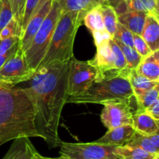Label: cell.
<instances>
[{
    "label": "cell",
    "instance_id": "cell-1",
    "mask_svg": "<svg viewBox=\"0 0 159 159\" xmlns=\"http://www.w3.org/2000/svg\"><path fill=\"white\" fill-rule=\"evenodd\" d=\"M69 61L37 69L24 87L34 108V126L50 148L60 147L58 134L62 109L66 103Z\"/></svg>",
    "mask_w": 159,
    "mask_h": 159
},
{
    "label": "cell",
    "instance_id": "cell-2",
    "mask_svg": "<svg viewBox=\"0 0 159 159\" xmlns=\"http://www.w3.org/2000/svg\"><path fill=\"white\" fill-rule=\"evenodd\" d=\"M23 137H39L32 100L24 87L0 80V146Z\"/></svg>",
    "mask_w": 159,
    "mask_h": 159
},
{
    "label": "cell",
    "instance_id": "cell-3",
    "mask_svg": "<svg viewBox=\"0 0 159 159\" xmlns=\"http://www.w3.org/2000/svg\"><path fill=\"white\" fill-rule=\"evenodd\" d=\"M84 17L83 14L79 12H62L46 54L37 69L67 62L74 56L75 38L79 26L82 25Z\"/></svg>",
    "mask_w": 159,
    "mask_h": 159
},
{
    "label": "cell",
    "instance_id": "cell-4",
    "mask_svg": "<svg viewBox=\"0 0 159 159\" xmlns=\"http://www.w3.org/2000/svg\"><path fill=\"white\" fill-rule=\"evenodd\" d=\"M134 98L128 80L124 76H117L100 82H93L80 94L67 97L66 103L104 104L110 101L130 100Z\"/></svg>",
    "mask_w": 159,
    "mask_h": 159
},
{
    "label": "cell",
    "instance_id": "cell-5",
    "mask_svg": "<svg viewBox=\"0 0 159 159\" xmlns=\"http://www.w3.org/2000/svg\"><path fill=\"white\" fill-rule=\"evenodd\" d=\"M96 46V55L89 60L96 70L94 82H100L117 76H124L127 79L130 70L127 68V62L122 51L113 38L103 40Z\"/></svg>",
    "mask_w": 159,
    "mask_h": 159
},
{
    "label": "cell",
    "instance_id": "cell-6",
    "mask_svg": "<svg viewBox=\"0 0 159 159\" xmlns=\"http://www.w3.org/2000/svg\"><path fill=\"white\" fill-rule=\"evenodd\" d=\"M61 14L62 10L59 0H53L49 13L34 36L29 48L24 52L28 65L34 71H36L46 54L56 25Z\"/></svg>",
    "mask_w": 159,
    "mask_h": 159
},
{
    "label": "cell",
    "instance_id": "cell-7",
    "mask_svg": "<svg viewBox=\"0 0 159 159\" xmlns=\"http://www.w3.org/2000/svg\"><path fill=\"white\" fill-rule=\"evenodd\" d=\"M115 145L91 143H68L61 142V155L69 159H120L113 153Z\"/></svg>",
    "mask_w": 159,
    "mask_h": 159
},
{
    "label": "cell",
    "instance_id": "cell-8",
    "mask_svg": "<svg viewBox=\"0 0 159 159\" xmlns=\"http://www.w3.org/2000/svg\"><path fill=\"white\" fill-rule=\"evenodd\" d=\"M96 70L89 61H79L73 56L69 60L67 77V94L75 96L85 91L96 80Z\"/></svg>",
    "mask_w": 159,
    "mask_h": 159
},
{
    "label": "cell",
    "instance_id": "cell-9",
    "mask_svg": "<svg viewBox=\"0 0 159 159\" xmlns=\"http://www.w3.org/2000/svg\"><path fill=\"white\" fill-rule=\"evenodd\" d=\"M34 73L35 71L29 66L24 51L20 46L0 68V80L17 85L30 80Z\"/></svg>",
    "mask_w": 159,
    "mask_h": 159
},
{
    "label": "cell",
    "instance_id": "cell-10",
    "mask_svg": "<svg viewBox=\"0 0 159 159\" xmlns=\"http://www.w3.org/2000/svg\"><path fill=\"white\" fill-rule=\"evenodd\" d=\"M135 98L105 103L101 112V121L108 129L132 124V116L136 109L133 106Z\"/></svg>",
    "mask_w": 159,
    "mask_h": 159
},
{
    "label": "cell",
    "instance_id": "cell-11",
    "mask_svg": "<svg viewBox=\"0 0 159 159\" xmlns=\"http://www.w3.org/2000/svg\"><path fill=\"white\" fill-rule=\"evenodd\" d=\"M52 2L53 0H44L28 21L26 28L20 37V46L24 52L29 48L34 36L49 13Z\"/></svg>",
    "mask_w": 159,
    "mask_h": 159
},
{
    "label": "cell",
    "instance_id": "cell-12",
    "mask_svg": "<svg viewBox=\"0 0 159 159\" xmlns=\"http://www.w3.org/2000/svg\"><path fill=\"white\" fill-rule=\"evenodd\" d=\"M116 14L127 12H144L158 17V0H125L113 7Z\"/></svg>",
    "mask_w": 159,
    "mask_h": 159
},
{
    "label": "cell",
    "instance_id": "cell-13",
    "mask_svg": "<svg viewBox=\"0 0 159 159\" xmlns=\"http://www.w3.org/2000/svg\"><path fill=\"white\" fill-rule=\"evenodd\" d=\"M135 132L131 125H124L110 129L105 135L95 142L103 144L123 146L132 137Z\"/></svg>",
    "mask_w": 159,
    "mask_h": 159
},
{
    "label": "cell",
    "instance_id": "cell-14",
    "mask_svg": "<svg viewBox=\"0 0 159 159\" xmlns=\"http://www.w3.org/2000/svg\"><path fill=\"white\" fill-rule=\"evenodd\" d=\"M158 122L144 111L136 110L132 116V127L138 133L148 137L159 131Z\"/></svg>",
    "mask_w": 159,
    "mask_h": 159
},
{
    "label": "cell",
    "instance_id": "cell-15",
    "mask_svg": "<svg viewBox=\"0 0 159 159\" xmlns=\"http://www.w3.org/2000/svg\"><path fill=\"white\" fill-rule=\"evenodd\" d=\"M141 36L152 51L159 50V21L158 16L148 14Z\"/></svg>",
    "mask_w": 159,
    "mask_h": 159
},
{
    "label": "cell",
    "instance_id": "cell-16",
    "mask_svg": "<svg viewBox=\"0 0 159 159\" xmlns=\"http://www.w3.org/2000/svg\"><path fill=\"white\" fill-rule=\"evenodd\" d=\"M147 15L148 13L144 12L130 11L124 12L117 16L118 23L133 34L141 35Z\"/></svg>",
    "mask_w": 159,
    "mask_h": 159
},
{
    "label": "cell",
    "instance_id": "cell-17",
    "mask_svg": "<svg viewBox=\"0 0 159 159\" xmlns=\"http://www.w3.org/2000/svg\"><path fill=\"white\" fill-rule=\"evenodd\" d=\"M135 70L150 80L159 82V50L144 58Z\"/></svg>",
    "mask_w": 159,
    "mask_h": 159
},
{
    "label": "cell",
    "instance_id": "cell-18",
    "mask_svg": "<svg viewBox=\"0 0 159 159\" xmlns=\"http://www.w3.org/2000/svg\"><path fill=\"white\" fill-rule=\"evenodd\" d=\"M36 151L30 137H23L13 140L8 152L10 154L11 159H32Z\"/></svg>",
    "mask_w": 159,
    "mask_h": 159
},
{
    "label": "cell",
    "instance_id": "cell-19",
    "mask_svg": "<svg viewBox=\"0 0 159 159\" xmlns=\"http://www.w3.org/2000/svg\"><path fill=\"white\" fill-rule=\"evenodd\" d=\"M127 80L130 83L134 97L138 96L154 88L155 86L159 85V82L150 80L145 76L137 73L135 70H130L127 76Z\"/></svg>",
    "mask_w": 159,
    "mask_h": 159
},
{
    "label": "cell",
    "instance_id": "cell-20",
    "mask_svg": "<svg viewBox=\"0 0 159 159\" xmlns=\"http://www.w3.org/2000/svg\"><path fill=\"white\" fill-rule=\"evenodd\" d=\"M113 153L120 159H154L159 157V155L151 154L140 148L126 145L116 146Z\"/></svg>",
    "mask_w": 159,
    "mask_h": 159
},
{
    "label": "cell",
    "instance_id": "cell-21",
    "mask_svg": "<svg viewBox=\"0 0 159 159\" xmlns=\"http://www.w3.org/2000/svg\"><path fill=\"white\" fill-rule=\"evenodd\" d=\"M62 12H79L85 15L97 5L93 0H59Z\"/></svg>",
    "mask_w": 159,
    "mask_h": 159
},
{
    "label": "cell",
    "instance_id": "cell-22",
    "mask_svg": "<svg viewBox=\"0 0 159 159\" xmlns=\"http://www.w3.org/2000/svg\"><path fill=\"white\" fill-rule=\"evenodd\" d=\"M98 6L102 14L105 30L113 37L118 24L117 14L111 6L107 4H101Z\"/></svg>",
    "mask_w": 159,
    "mask_h": 159
},
{
    "label": "cell",
    "instance_id": "cell-23",
    "mask_svg": "<svg viewBox=\"0 0 159 159\" xmlns=\"http://www.w3.org/2000/svg\"><path fill=\"white\" fill-rule=\"evenodd\" d=\"M82 22L85 26L92 31V33L95 31H106L99 6H95L86 12Z\"/></svg>",
    "mask_w": 159,
    "mask_h": 159
},
{
    "label": "cell",
    "instance_id": "cell-24",
    "mask_svg": "<svg viewBox=\"0 0 159 159\" xmlns=\"http://www.w3.org/2000/svg\"><path fill=\"white\" fill-rule=\"evenodd\" d=\"M124 145L140 148V149L144 150V151L151 153V154H155V155H159V149L155 147L152 144L148 137H146V136L138 133L136 132L134 133L131 138Z\"/></svg>",
    "mask_w": 159,
    "mask_h": 159
},
{
    "label": "cell",
    "instance_id": "cell-25",
    "mask_svg": "<svg viewBox=\"0 0 159 159\" xmlns=\"http://www.w3.org/2000/svg\"><path fill=\"white\" fill-rule=\"evenodd\" d=\"M134 98L137 105L136 110L144 111L147 108L159 100V85L155 86L154 88L138 96H135Z\"/></svg>",
    "mask_w": 159,
    "mask_h": 159
},
{
    "label": "cell",
    "instance_id": "cell-26",
    "mask_svg": "<svg viewBox=\"0 0 159 159\" xmlns=\"http://www.w3.org/2000/svg\"><path fill=\"white\" fill-rule=\"evenodd\" d=\"M114 41L117 44L118 46L120 47L121 51H122L123 55L124 56V59H125L126 62H127V68L130 70H136V68L138 66V65L141 62L143 58L137 52L134 48L127 46V45L121 44L120 42L116 41V40Z\"/></svg>",
    "mask_w": 159,
    "mask_h": 159
},
{
    "label": "cell",
    "instance_id": "cell-27",
    "mask_svg": "<svg viewBox=\"0 0 159 159\" xmlns=\"http://www.w3.org/2000/svg\"><path fill=\"white\" fill-rule=\"evenodd\" d=\"M44 0H26L24 12L21 23V35L26 28L28 21ZM21 37V36H20Z\"/></svg>",
    "mask_w": 159,
    "mask_h": 159
},
{
    "label": "cell",
    "instance_id": "cell-28",
    "mask_svg": "<svg viewBox=\"0 0 159 159\" xmlns=\"http://www.w3.org/2000/svg\"><path fill=\"white\" fill-rule=\"evenodd\" d=\"M134 34L124 27V26L118 23L116 26V31L114 33L113 38L116 40V41L120 42L123 45H125L127 46L134 48Z\"/></svg>",
    "mask_w": 159,
    "mask_h": 159
},
{
    "label": "cell",
    "instance_id": "cell-29",
    "mask_svg": "<svg viewBox=\"0 0 159 159\" xmlns=\"http://www.w3.org/2000/svg\"><path fill=\"white\" fill-rule=\"evenodd\" d=\"M13 18L9 0H0V32Z\"/></svg>",
    "mask_w": 159,
    "mask_h": 159
},
{
    "label": "cell",
    "instance_id": "cell-30",
    "mask_svg": "<svg viewBox=\"0 0 159 159\" xmlns=\"http://www.w3.org/2000/svg\"><path fill=\"white\" fill-rule=\"evenodd\" d=\"M20 38L18 36L0 40V55H5L15 51L20 47Z\"/></svg>",
    "mask_w": 159,
    "mask_h": 159
},
{
    "label": "cell",
    "instance_id": "cell-31",
    "mask_svg": "<svg viewBox=\"0 0 159 159\" xmlns=\"http://www.w3.org/2000/svg\"><path fill=\"white\" fill-rule=\"evenodd\" d=\"M9 2L12 9L13 19L21 28L22 19L24 12L26 0H9Z\"/></svg>",
    "mask_w": 159,
    "mask_h": 159
},
{
    "label": "cell",
    "instance_id": "cell-32",
    "mask_svg": "<svg viewBox=\"0 0 159 159\" xmlns=\"http://www.w3.org/2000/svg\"><path fill=\"white\" fill-rule=\"evenodd\" d=\"M13 36H18L20 38L21 28L16 23V21L12 18L0 32V40H3L8 37H13Z\"/></svg>",
    "mask_w": 159,
    "mask_h": 159
},
{
    "label": "cell",
    "instance_id": "cell-33",
    "mask_svg": "<svg viewBox=\"0 0 159 159\" xmlns=\"http://www.w3.org/2000/svg\"><path fill=\"white\" fill-rule=\"evenodd\" d=\"M134 38V48L136 50L137 52L144 59V58L147 57L148 55L152 53L153 51L150 49L148 45L146 44L144 39L141 37V35H138V34H134L133 35Z\"/></svg>",
    "mask_w": 159,
    "mask_h": 159
},
{
    "label": "cell",
    "instance_id": "cell-34",
    "mask_svg": "<svg viewBox=\"0 0 159 159\" xmlns=\"http://www.w3.org/2000/svg\"><path fill=\"white\" fill-rule=\"evenodd\" d=\"M146 113L148 114L150 116L155 118L157 121H159V100L155 101L154 104L149 106L144 110Z\"/></svg>",
    "mask_w": 159,
    "mask_h": 159
},
{
    "label": "cell",
    "instance_id": "cell-35",
    "mask_svg": "<svg viewBox=\"0 0 159 159\" xmlns=\"http://www.w3.org/2000/svg\"><path fill=\"white\" fill-rule=\"evenodd\" d=\"M93 38H94L95 45H97L98 44H99L101 41H102L103 40H106V39L113 38L112 36L107 31H95V32H93Z\"/></svg>",
    "mask_w": 159,
    "mask_h": 159
},
{
    "label": "cell",
    "instance_id": "cell-36",
    "mask_svg": "<svg viewBox=\"0 0 159 159\" xmlns=\"http://www.w3.org/2000/svg\"><path fill=\"white\" fill-rule=\"evenodd\" d=\"M32 159H69V158L63 155H61V157H44V156H42L41 154H40L37 151H36L34 153V154H33Z\"/></svg>",
    "mask_w": 159,
    "mask_h": 159
},
{
    "label": "cell",
    "instance_id": "cell-37",
    "mask_svg": "<svg viewBox=\"0 0 159 159\" xmlns=\"http://www.w3.org/2000/svg\"><path fill=\"white\" fill-rule=\"evenodd\" d=\"M148 137L149 138L150 141L152 142V144L156 148L159 149V132H156V133H154L152 135L148 136Z\"/></svg>",
    "mask_w": 159,
    "mask_h": 159
},
{
    "label": "cell",
    "instance_id": "cell-38",
    "mask_svg": "<svg viewBox=\"0 0 159 159\" xmlns=\"http://www.w3.org/2000/svg\"><path fill=\"white\" fill-rule=\"evenodd\" d=\"M17 48V49H18ZM16 49V50H17ZM16 50H15V51H10V52L7 53V54H5V55H0V68L2 67V65H3V64L6 62V61L8 59H9V57H10L11 55H12V54H13L14 52H15Z\"/></svg>",
    "mask_w": 159,
    "mask_h": 159
},
{
    "label": "cell",
    "instance_id": "cell-39",
    "mask_svg": "<svg viewBox=\"0 0 159 159\" xmlns=\"http://www.w3.org/2000/svg\"><path fill=\"white\" fill-rule=\"evenodd\" d=\"M123 1H125V0H106L104 4L109 5V6H111L112 7H114L116 5H117L118 3L121 2Z\"/></svg>",
    "mask_w": 159,
    "mask_h": 159
},
{
    "label": "cell",
    "instance_id": "cell-40",
    "mask_svg": "<svg viewBox=\"0 0 159 159\" xmlns=\"http://www.w3.org/2000/svg\"><path fill=\"white\" fill-rule=\"evenodd\" d=\"M93 1H94V2L98 6V5L104 4V2H105L106 0H93Z\"/></svg>",
    "mask_w": 159,
    "mask_h": 159
},
{
    "label": "cell",
    "instance_id": "cell-41",
    "mask_svg": "<svg viewBox=\"0 0 159 159\" xmlns=\"http://www.w3.org/2000/svg\"><path fill=\"white\" fill-rule=\"evenodd\" d=\"M2 159H11V156L10 154H9V153L7 151V153L5 154V156Z\"/></svg>",
    "mask_w": 159,
    "mask_h": 159
},
{
    "label": "cell",
    "instance_id": "cell-42",
    "mask_svg": "<svg viewBox=\"0 0 159 159\" xmlns=\"http://www.w3.org/2000/svg\"><path fill=\"white\" fill-rule=\"evenodd\" d=\"M154 159H159V157H156V158H154Z\"/></svg>",
    "mask_w": 159,
    "mask_h": 159
}]
</instances>
